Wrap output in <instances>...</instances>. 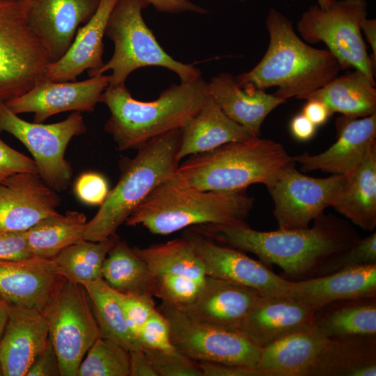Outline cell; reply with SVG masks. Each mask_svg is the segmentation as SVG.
I'll return each instance as SVG.
<instances>
[{"instance_id":"cell-6","label":"cell","mask_w":376,"mask_h":376,"mask_svg":"<svg viewBox=\"0 0 376 376\" xmlns=\"http://www.w3.org/2000/svg\"><path fill=\"white\" fill-rule=\"evenodd\" d=\"M253 201L245 189L205 191L168 180L147 196L125 224L141 225L152 234L167 235L201 224L244 221Z\"/></svg>"},{"instance_id":"cell-52","label":"cell","mask_w":376,"mask_h":376,"mask_svg":"<svg viewBox=\"0 0 376 376\" xmlns=\"http://www.w3.org/2000/svg\"><path fill=\"white\" fill-rule=\"evenodd\" d=\"M361 31L363 33L370 45L373 54L370 58L376 65V20L375 19L364 18L360 24Z\"/></svg>"},{"instance_id":"cell-23","label":"cell","mask_w":376,"mask_h":376,"mask_svg":"<svg viewBox=\"0 0 376 376\" xmlns=\"http://www.w3.org/2000/svg\"><path fill=\"white\" fill-rule=\"evenodd\" d=\"M118 0H100L92 17L77 29L65 54L49 64L44 79L73 81L86 70L88 74L100 69L104 62L103 38L109 15Z\"/></svg>"},{"instance_id":"cell-47","label":"cell","mask_w":376,"mask_h":376,"mask_svg":"<svg viewBox=\"0 0 376 376\" xmlns=\"http://www.w3.org/2000/svg\"><path fill=\"white\" fill-rule=\"evenodd\" d=\"M198 363L203 376H266L256 368L210 362Z\"/></svg>"},{"instance_id":"cell-39","label":"cell","mask_w":376,"mask_h":376,"mask_svg":"<svg viewBox=\"0 0 376 376\" xmlns=\"http://www.w3.org/2000/svg\"><path fill=\"white\" fill-rule=\"evenodd\" d=\"M373 263H376L375 232L329 257L318 268L313 277L327 275L352 266Z\"/></svg>"},{"instance_id":"cell-1","label":"cell","mask_w":376,"mask_h":376,"mask_svg":"<svg viewBox=\"0 0 376 376\" xmlns=\"http://www.w3.org/2000/svg\"><path fill=\"white\" fill-rule=\"evenodd\" d=\"M311 228L259 231L245 221L192 226L211 240L255 254L263 264L279 266L295 281L312 278L333 254L360 238L352 226L331 214L315 218Z\"/></svg>"},{"instance_id":"cell-53","label":"cell","mask_w":376,"mask_h":376,"mask_svg":"<svg viewBox=\"0 0 376 376\" xmlns=\"http://www.w3.org/2000/svg\"><path fill=\"white\" fill-rule=\"evenodd\" d=\"M10 304L0 295V339L8 320Z\"/></svg>"},{"instance_id":"cell-15","label":"cell","mask_w":376,"mask_h":376,"mask_svg":"<svg viewBox=\"0 0 376 376\" xmlns=\"http://www.w3.org/2000/svg\"><path fill=\"white\" fill-rule=\"evenodd\" d=\"M109 75H97L81 81L43 79L26 93L6 101L15 113H33L35 123H42L64 111L92 112L104 91Z\"/></svg>"},{"instance_id":"cell-32","label":"cell","mask_w":376,"mask_h":376,"mask_svg":"<svg viewBox=\"0 0 376 376\" xmlns=\"http://www.w3.org/2000/svg\"><path fill=\"white\" fill-rule=\"evenodd\" d=\"M102 279L117 292L155 297V278L127 243L119 238L102 265Z\"/></svg>"},{"instance_id":"cell-30","label":"cell","mask_w":376,"mask_h":376,"mask_svg":"<svg viewBox=\"0 0 376 376\" xmlns=\"http://www.w3.org/2000/svg\"><path fill=\"white\" fill-rule=\"evenodd\" d=\"M308 99L320 100L331 114L362 118L376 113L375 82L358 70L337 76L310 94Z\"/></svg>"},{"instance_id":"cell-35","label":"cell","mask_w":376,"mask_h":376,"mask_svg":"<svg viewBox=\"0 0 376 376\" xmlns=\"http://www.w3.org/2000/svg\"><path fill=\"white\" fill-rule=\"evenodd\" d=\"M132 249L154 276L176 274L199 281L206 277L201 260L184 237L145 248L134 246Z\"/></svg>"},{"instance_id":"cell-38","label":"cell","mask_w":376,"mask_h":376,"mask_svg":"<svg viewBox=\"0 0 376 376\" xmlns=\"http://www.w3.org/2000/svg\"><path fill=\"white\" fill-rule=\"evenodd\" d=\"M155 278V297L162 303L178 308L196 300L204 281L176 274H164Z\"/></svg>"},{"instance_id":"cell-13","label":"cell","mask_w":376,"mask_h":376,"mask_svg":"<svg viewBox=\"0 0 376 376\" xmlns=\"http://www.w3.org/2000/svg\"><path fill=\"white\" fill-rule=\"evenodd\" d=\"M345 175L313 178L299 172L295 162L282 166L265 185L274 202L279 229L309 227L311 221L331 207Z\"/></svg>"},{"instance_id":"cell-36","label":"cell","mask_w":376,"mask_h":376,"mask_svg":"<svg viewBox=\"0 0 376 376\" xmlns=\"http://www.w3.org/2000/svg\"><path fill=\"white\" fill-rule=\"evenodd\" d=\"M118 238L116 234L102 241L83 240L67 247L52 260L66 279L81 285L94 281L102 279L103 263Z\"/></svg>"},{"instance_id":"cell-19","label":"cell","mask_w":376,"mask_h":376,"mask_svg":"<svg viewBox=\"0 0 376 376\" xmlns=\"http://www.w3.org/2000/svg\"><path fill=\"white\" fill-rule=\"evenodd\" d=\"M263 296L251 288L206 276L196 300L178 309L195 321L239 332Z\"/></svg>"},{"instance_id":"cell-11","label":"cell","mask_w":376,"mask_h":376,"mask_svg":"<svg viewBox=\"0 0 376 376\" xmlns=\"http://www.w3.org/2000/svg\"><path fill=\"white\" fill-rule=\"evenodd\" d=\"M61 376H77L88 350L100 337L90 299L83 285L66 279L42 313Z\"/></svg>"},{"instance_id":"cell-8","label":"cell","mask_w":376,"mask_h":376,"mask_svg":"<svg viewBox=\"0 0 376 376\" xmlns=\"http://www.w3.org/2000/svg\"><path fill=\"white\" fill-rule=\"evenodd\" d=\"M31 0H0V100L19 97L45 79L52 60L29 22Z\"/></svg>"},{"instance_id":"cell-33","label":"cell","mask_w":376,"mask_h":376,"mask_svg":"<svg viewBox=\"0 0 376 376\" xmlns=\"http://www.w3.org/2000/svg\"><path fill=\"white\" fill-rule=\"evenodd\" d=\"M86 224L84 214L70 210L40 220L25 231L31 255L52 260L67 247L85 240Z\"/></svg>"},{"instance_id":"cell-25","label":"cell","mask_w":376,"mask_h":376,"mask_svg":"<svg viewBox=\"0 0 376 376\" xmlns=\"http://www.w3.org/2000/svg\"><path fill=\"white\" fill-rule=\"evenodd\" d=\"M207 91L226 116L254 137L260 136L262 124L269 113L286 102L263 90L242 88L228 72L212 77Z\"/></svg>"},{"instance_id":"cell-20","label":"cell","mask_w":376,"mask_h":376,"mask_svg":"<svg viewBox=\"0 0 376 376\" xmlns=\"http://www.w3.org/2000/svg\"><path fill=\"white\" fill-rule=\"evenodd\" d=\"M100 0H31L29 22L52 62L68 51L78 26L95 13Z\"/></svg>"},{"instance_id":"cell-2","label":"cell","mask_w":376,"mask_h":376,"mask_svg":"<svg viewBox=\"0 0 376 376\" xmlns=\"http://www.w3.org/2000/svg\"><path fill=\"white\" fill-rule=\"evenodd\" d=\"M265 25L269 36L265 54L251 70L235 77L242 88L276 87L273 94L281 99L306 100L339 75L342 69L334 55L304 41L280 11L269 9Z\"/></svg>"},{"instance_id":"cell-54","label":"cell","mask_w":376,"mask_h":376,"mask_svg":"<svg viewBox=\"0 0 376 376\" xmlns=\"http://www.w3.org/2000/svg\"><path fill=\"white\" fill-rule=\"evenodd\" d=\"M318 5L321 8H327L332 0H317Z\"/></svg>"},{"instance_id":"cell-44","label":"cell","mask_w":376,"mask_h":376,"mask_svg":"<svg viewBox=\"0 0 376 376\" xmlns=\"http://www.w3.org/2000/svg\"><path fill=\"white\" fill-rule=\"evenodd\" d=\"M18 173H38L36 162L0 139V181Z\"/></svg>"},{"instance_id":"cell-50","label":"cell","mask_w":376,"mask_h":376,"mask_svg":"<svg viewBox=\"0 0 376 376\" xmlns=\"http://www.w3.org/2000/svg\"><path fill=\"white\" fill-rule=\"evenodd\" d=\"M317 126L302 113L295 116L290 121V129L292 136L300 141L311 139Z\"/></svg>"},{"instance_id":"cell-4","label":"cell","mask_w":376,"mask_h":376,"mask_svg":"<svg viewBox=\"0 0 376 376\" xmlns=\"http://www.w3.org/2000/svg\"><path fill=\"white\" fill-rule=\"evenodd\" d=\"M180 139L181 129L170 131L139 146L134 157L120 159L118 181L93 218L87 221L86 240L102 241L116 235L147 196L170 179L179 165Z\"/></svg>"},{"instance_id":"cell-41","label":"cell","mask_w":376,"mask_h":376,"mask_svg":"<svg viewBox=\"0 0 376 376\" xmlns=\"http://www.w3.org/2000/svg\"><path fill=\"white\" fill-rule=\"evenodd\" d=\"M137 340L141 346L145 349L162 350L175 349L171 341L168 320L157 308L140 329Z\"/></svg>"},{"instance_id":"cell-24","label":"cell","mask_w":376,"mask_h":376,"mask_svg":"<svg viewBox=\"0 0 376 376\" xmlns=\"http://www.w3.org/2000/svg\"><path fill=\"white\" fill-rule=\"evenodd\" d=\"M314 313L313 308L288 296H263L239 332L262 348L313 323Z\"/></svg>"},{"instance_id":"cell-42","label":"cell","mask_w":376,"mask_h":376,"mask_svg":"<svg viewBox=\"0 0 376 376\" xmlns=\"http://www.w3.org/2000/svg\"><path fill=\"white\" fill-rule=\"evenodd\" d=\"M117 293L127 325L137 338L143 324L157 310L153 297Z\"/></svg>"},{"instance_id":"cell-46","label":"cell","mask_w":376,"mask_h":376,"mask_svg":"<svg viewBox=\"0 0 376 376\" xmlns=\"http://www.w3.org/2000/svg\"><path fill=\"white\" fill-rule=\"evenodd\" d=\"M26 376H61L59 361L50 340L36 357Z\"/></svg>"},{"instance_id":"cell-31","label":"cell","mask_w":376,"mask_h":376,"mask_svg":"<svg viewBox=\"0 0 376 376\" xmlns=\"http://www.w3.org/2000/svg\"><path fill=\"white\" fill-rule=\"evenodd\" d=\"M313 323L327 338L376 335V297L329 302L315 311Z\"/></svg>"},{"instance_id":"cell-14","label":"cell","mask_w":376,"mask_h":376,"mask_svg":"<svg viewBox=\"0 0 376 376\" xmlns=\"http://www.w3.org/2000/svg\"><path fill=\"white\" fill-rule=\"evenodd\" d=\"M183 237L201 260L206 276L247 286L265 296H287L291 281L276 274L262 262L205 237L193 227L187 229Z\"/></svg>"},{"instance_id":"cell-16","label":"cell","mask_w":376,"mask_h":376,"mask_svg":"<svg viewBox=\"0 0 376 376\" xmlns=\"http://www.w3.org/2000/svg\"><path fill=\"white\" fill-rule=\"evenodd\" d=\"M57 192L38 173H18L0 181V232L25 231L58 213Z\"/></svg>"},{"instance_id":"cell-48","label":"cell","mask_w":376,"mask_h":376,"mask_svg":"<svg viewBox=\"0 0 376 376\" xmlns=\"http://www.w3.org/2000/svg\"><path fill=\"white\" fill-rule=\"evenodd\" d=\"M157 10L166 13H182L185 12L198 14L206 13V10L189 0H146Z\"/></svg>"},{"instance_id":"cell-21","label":"cell","mask_w":376,"mask_h":376,"mask_svg":"<svg viewBox=\"0 0 376 376\" xmlns=\"http://www.w3.org/2000/svg\"><path fill=\"white\" fill-rule=\"evenodd\" d=\"M49 341L48 324L40 311L10 304L8 320L0 339L3 376H26Z\"/></svg>"},{"instance_id":"cell-40","label":"cell","mask_w":376,"mask_h":376,"mask_svg":"<svg viewBox=\"0 0 376 376\" xmlns=\"http://www.w3.org/2000/svg\"><path fill=\"white\" fill-rule=\"evenodd\" d=\"M143 349L158 376H203L198 362L175 349Z\"/></svg>"},{"instance_id":"cell-3","label":"cell","mask_w":376,"mask_h":376,"mask_svg":"<svg viewBox=\"0 0 376 376\" xmlns=\"http://www.w3.org/2000/svg\"><path fill=\"white\" fill-rule=\"evenodd\" d=\"M207 82L201 77L164 90L152 101H139L125 84L108 86L100 102L110 111L104 130L120 151L137 149L148 141L182 129L201 109L208 97Z\"/></svg>"},{"instance_id":"cell-27","label":"cell","mask_w":376,"mask_h":376,"mask_svg":"<svg viewBox=\"0 0 376 376\" xmlns=\"http://www.w3.org/2000/svg\"><path fill=\"white\" fill-rule=\"evenodd\" d=\"M327 339L313 323L302 327L262 347L256 368L266 376H305Z\"/></svg>"},{"instance_id":"cell-12","label":"cell","mask_w":376,"mask_h":376,"mask_svg":"<svg viewBox=\"0 0 376 376\" xmlns=\"http://www.w3.org/2000/svg\"><path fill=\"white\" fill-rule=\"evenodd\" d=\"M157 310L166 318L175 350L197 362L256 368L260 349L240 332L195 321L164 303Z\"/></svg>"},{"instance_id":"cell-5","label":"cell","mask_w":376,"mask_h":376,"mask_svg":"<svg viewBox=\"0 0 376 376\" xmlns=\"http://www.w3.org/2000/svg\"><path fill=\"white\" fill-rule=\"evenodd\" d=\"M292 160L281 143L252 137L189 156L169 180L205 191L244 190L253 184L265 185Z\"/></svg>"},{"instance_id":"cell-26","label":"cell","mask_w":376,"mask_h":376,"mask_svg":"<svg viewBox=\"0 0 376 376\" xmlns=\"http://www.w3.org/2000/svg\"><path fill=\"white\" fill-rule=\"evenodd\" d=\"M376 335L327 338L305 376H375Z\"/></svg>"},{"instance_id":"cell-43","label":"cell","mask_w":376,"mask_h":376,"mask_svg":"<svg viewBox=\"0 0 376 376\" xmlns=\"http://www.w3.org/2000/svg\"><path fill=\"white\" fill-rule=\"evenodd\" d=\"M109 192L108 183L102 175L88 172L81 175L75 185V193L82 202L101 205Z\"/></svg>"},{"instance_id":"cell-34","label":"cell","mask_w":376,"mask_h":376,"mask_svg":"<svg viewBox=\"0 0 376 376\" xmlns=\"http://www.w3.org/2000/svg\"><path fill=\"white\" fill-rule=\"evenodd\" d=\"M88 295L100 337L128 351L143 348L127 325L118 293L103 279L82 284Z\"/></svg>"},{"instance_id":"cell-10","label":"cell","mask_w":376,"mask_h":376,"mask_svg":"<svg viewBox=\"0 0 376 376\" xmlns=\"http://www.w3.org/2000/svg\"><path fill=\"white\" fill-rule=\"evenodd\" d=\"M86 130L81 112L74 111L56 123H30L0 100V132H8L22 143L32 155L42 180L56 192L66 189L72 177L71 164L65 157L67 146L73 137Z\"/></svg>"},{"instance_id":"cell-17","label":"cell","mask_w":376,"mask_h":376,"mask_svg":"<svg viewBox=\"0 0 376 376\" xmlns=\"http://www.w3.org/2000/svg\"><path fill=\"white\" fill-rule=\"evenodd\" d=\"M336 141L325 151L310 155L304 152L292 157L300 170H320L331 175H347L364 159L376 144V113L362 118L341 116L336 120Z\"/></svg>"},{"instance_id":"cell-51","label":"cell","mask_w":376,"mask_h":376,"mask_svg":"<svg viewBox=\"0 0 376 376\" xmlns=\"http://www.w3.org/2000/svg\"><path fill=\"white\" fill-rule=\"evenodd\" d=\"M302 113L317 127L324 125L332 115L328 107L320 100L308 99Z\"/></svg>"},{"instance_id":"cell-37","label":"cell","mask_w":376,"mask_h":376,"mask_svg":"<svg viewBox=\"0 0 376 376\" xmlns=\"http://www.w3.org/2000/svg\"><path fill=\"white\" fill-rule=\"evenodd\" d=\"M83 359L77 376H130V351L100 337Z\"/></svg>"},{"instance_id":"cell-9","label":"cell","mask_w":376,"mask_h":376,"mask_svg":"<svg viewBox=\"0 0 376 376\" xmlns=\"http://www.w3.org/2000/svg\"><path fill=\"white\" fill-rule=\"evenodd\" d=\"M366 17V0H332L327 8L317 5L304 12L297 30L308 44L324 43L342 70H358L375 82L376 65L368 54L360 29Z\"/></svg>"},{"instance_id":"cell-45","label":"cell","mask_w":376,"mask_h":376,"mask_svg":"<svg viewBox=\"0 0 376 376\" xmlns=\"http://www.w3.org/2000/svg\"><path fill=\"white\" fill-rule=\"evenodd\" d=\"M25 231L0 232V260H18L33 256L28 247Z\"/></svg>"},{"instance_id":"cell-18","label":"cell","mask_w":376,"mask_h":376,"mask_svg":"<svg viewBox=\"0 0 376 376\" xmlns=\"http://www.w3.org/2000/svg\"><path fill=\"white\" fill-rule=\"evenodd\" d=\"M65 280L51 259L0 260V295L10 304L42 313Z\"/></svg>"},{"instance_id":"cell-7","label":"cell","mask_w":376,"mask_h":376,"mask_svg":"<svg viewBox=\"0 0 376 376\" xmlns=\"http://www.w3.org/2000/svg\"><path fill=\"white\" fill-rule=\"evenodd\" d=\"M149 5L146 0H118L109 15L105 36L113 43V53L103 66L88 75H104L111 71L109 86L125 84L134 70L146 66L167 68L182 82L201 77L198 68L181 63L166 52L146 24L142 10Z\"/></svg>"},{"instance_id":"cell-55","label":"cell","mask_w":376,"mask_h":376,"mask_svg":"<svg viewBox=\"0 0 376 376\" xmlns=\"http://www.w3.org/2000/svg\"><path fill=\"white\" fill-rule=\"evenodd\" d=\"M2 375H3V372H2V368H1V362H0V376H2Z\"/></svg>"},{"instance_id":"cell-28","label":"cell","mask_w":376,"mask_h":376,"mask_svg":"<svg viewBox=\"0 0 376 376\" xmlns=\"http://www.w3.org/2000/svg\"><path fill=\"white\" fill-rule=\"evenodd\" d=\"M252 137L254 136L226 116L208 95L199 111L181 129L177 158L180 162L187 156Z\"/></svg>"},{"instance_id":"cell-22","label":"cell","mask_w":376,"mask_h":376,"mask_svg":"<svg viewBox=\"0 0 376 376\" xmlns=\"http://www.w3.org/2000/svg\"><path fill=\"white\" fill-rule=\"evenodd\" d=\"M287 296L315 311L336 300L376 297V263L352 266L324 276L291 281Z\"/></svg>"},{"instance_id":"cell-49","label":"cell","mask_w":376,"mask_h":376,"mask_svg":"<svg viewBox=\"0 0 376 376\" xmlns=\"http://www.w3.org/2000/svg\"><path fill=\"white\" fill-rule=\"evenodd\" d=\"M130 376H158L143 348L130 352Z\"/></svg>"},{"instance_id":"cell-29","label":"cell","mask_w":376,"mask_h":376,"mask_svg":"<svg viewBox=\"0 0 376 376\" xmlns=\"http://www.w3.org/2000/svg\"><path fill=\"white\" fill-rule=\"evenodd\" d=\"M331 207L361 228L376 226V144L363 162L345 175V182Z\"/></svg>"}]
</instances>
